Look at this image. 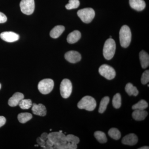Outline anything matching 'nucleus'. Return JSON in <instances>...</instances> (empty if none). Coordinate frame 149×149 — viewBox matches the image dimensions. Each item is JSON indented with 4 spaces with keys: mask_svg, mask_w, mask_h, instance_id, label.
<instances>
[{
    "mask_svg": "<svg viewBox=\"0 0 149 149\" xmlns=\"http://www.w3.org/2000/svg\"><path fill=\"white\" fill-rule=\"evenodd\" d=\"M120 45L123 48L128 47L131 40V32L129 27L126 25L123 26L119 32Z\"/></svg>",
    "mask_w": 149,
    "mask_h": 149,
    "instance_id": "f257e3e1",
    "label": "nucleus"
},
{
    "mask_svg": "<svg viewBox=\"0 0 149 149\" xmlns=\"http://www.w3.org/2000/svg\"><path fill=\"white\" fill-rule=\"evenodd\" d=\"M97 106L95 99L90 96H86L77 104V107L80 109H84L88 111H93Z\"/></svg>",
    "mask_w": 149,
    "mask_h": 149,
    "instance_id": "f03ea898",
    "label": "nucleus"
},
{
    "mask_svg": "<svg viewBox=\"0 0 149 149\" xmlns=\"http://www.w3.org/2000/svg\"><path fill=\"white\" fill-rule=\"evenodd\" d=\"M116 45L115 42L112 38L106 40L104 45L103 55L104 57L108 60L113 58L115 53Z\"/></svg>",
    "mask_w": 149,
    "mask_h": 149,
    "instance_id": "7ed1b4c3",
    "label": "nucleus"
},
{
    "mask_svg": "<svg viewBox=\"0 0 149 149\" xmlns=\"http://www.w3.org/2000/svg\"><path fill=\"white\" fill-rule=\"evenodd\" d=\"M77 14L83 22L89 23L95 17V12L93 8H87L78 10Z\"/></svg>",
    "mask_w": 149,
    "mask_h": 149,
    "instance_id": "20e7f679",
    "label": "nucleus"
},
{
    "mask_svg": "<svg viewBox=\"0 0 149 149\" xmlns=\"http://www.w3.org/2000/svg\"><path fill=\"white\" fill-rule=\"evenodd\" d=\"M48 139L50 140L54 146H60L66 143V136L63 133L60 132H52L48 134Z\"/></svg>",
    "mask_w": 149,
    "mask_h": 149,
    "instance_id": "39448f33",
    "label": "nucleus"
},
{
    "mask_svg": "<svg viewBox=\"0 0 149 149\" xmlns=\"http://www.w3.org/2000/svg\"><path fill=\"white\" fill-rule=\"evenodd\" d=\"M54 87V82L51 79H45L41 80L38 85V90L43 95H47L50 93Z\"/></svg>",
    "mask_w": 149,
    "mask_h": 149,
    "instance_id": "423d86ee",
    "label": "nucleus"
},
{
    "mask_svg": "<svg viewBox=\"0 0 149 149\" xmlns=\"http://www.w3.org/2000/svg\"><path fill=\"white\" fill-rule=\"evenodd\" d=\"M22 12L27 15H30L34 12L35 8L34 0H22L20 3Z\"/></svg>",
    "mask_w": 149,
    "mask_h": 149,
    "instance_id": "0eeeda50",
    "label": "nucleus"
},
{
    "mask_svg": "<svg viewBox=\"0 0 149 149\" xmlns=\"http://www.w3.org/2000/svg\"><path fill=\"white\" fill-rule=\"evenodd\" d=\"M61 95L63 98H68L72 93V85L71 81L68 79H64L62 81L60 85Z\"/></svg>",
    "mask_w": 149,
    "mask_h": 149,
    "instance_id": "6e6552de",
    "label": "nucleus"
},
{
    "mask_svg": "<svg viewBox=\"0 0 149 149\" xmlns=\"http://www.w3.org/2000/svg\"><path fill=\"white\" fill-rule=\"evenodd\" d=\"M99 72L102 76L109 80H112L115 77V70L108 65L103 64L100 67Z\"/></svg>",
    "mask_w": 149,
    "mask_h": 149,
    "instance_id": "1a4fd4ad",
    "label": "nucleus"
},
{
    "mask_svg": "<svg viewBox=\"0 0 149 149\" xmlns=\"http://www.w3.org/2000/svg\"><path fill=\"white\" fill-rule=\"evenodd\" d=\"M1 39L8 42H16L19 39L18 34L13 32H4L0 34Z\"/></svg>",
    "mask_w": 149,
    "mask_h": 149,
    "instance_id": "9d476101",
    "label": "nucleus"
},
{
    "mask_svg": "<svg viewBox=\"0 0 149 149\" xmlns=\"http://www.w3.org/2000/svg\"><path fill=\"white\" fill-rule=\"evenodd\" d=\"M65 58L70 63H74L81 60V56L76 51H70L65 54Z\"/></svg>",
    "mask_w": 149,
    "mask_h": 149,
    "instance_id": "9b49d317",
    "label": "nucleus"
},
{
    "mask_svg": "<svg viewBox=\"0 0 149 149\" xmlns=\"http://www.w3.org/2000/svg\"><path fill=\"white\" fill-rule=\"evenodd\" d=\"M32 110L33 113L36 115L44 116L47 114L46 107L42 104H32Z\"/></svg>",
    "mask_w": 149,
    "mask_h": 149,
    "instance_id": "f8f14e48",
    "label": "nucleus"
},
{
    "mask_svg": "<svg viewBox=\"0 0 149 149\" xmlns=\"http://www.w3.org/2000/svg\"><path fill=\"white\" fill-rule=\"evenodd\" d=\"M138 142V137L134 133H130L126 135L123 137L122 140L123 144L128 146H134L137 144Z\"/></svg>",
    "mask_w": 149,
    "mask_h": 149,
    "instance_id": "ddd939ff",
    "label": "nucleus"
},
{
    "mask_svg": "<svg viewBox=\"0 0 149 149\" xmlns=\"http://www.w3.org/2000/svg\"><path fill=\"white\" fill-rule=\"evenodd\" d=\"M24 98V95L22 93L19 92L15 93L8 100L9 105L11 107L17 106L19 104L20 101Z\"/></svg>",
    "mask_w": 149,
    "mask_h": 149,
    "instance_id": "4468645a",
    "label": "nucleus"
},
{
    "mask_svg": "<svg viewBox=\"0 0 149 149\" xmlns=\"http://www.w3.org/2000/svg\"><path fill=\"white\" fill-rule=\"evenodd\" d=\"M129 4L131 8L139 11L143 10L146 6L143 0H129Z\"/></svg>",
    "mask_w": 149,
    "mask_h": 149,
    "instance_id": "2eb2a0df",
    "label": "nucleus"
},
{
    "mask_svg": "<svg viewBox=\"0 0 149 149\" xmlns=\"http://www.w3.org/2000/svg\"><path fill=\"white\" fill-rule=\"evenodd\" d=\"M81 37V34L78 30H74L70 33L67 38V41L69 44H74L79 41Z\"/></svg>",
    "mask_w": 149,
    "mask_h": 149,
    "instance_id": "dca6fc26",
    "label": "nucleus"
},
{
    "mask_svg": "<svg viewBox=\"0 0 149 149\" xmlns=\"http://www.w3.org/2000/svg\"><path fill=\"white\" fill-rule=\"evenodd\" d=\"M148 114V112L145 110L136 109L132 113V116L135 120L141 121L144 120Z\"/></svg>",
    "mask_w": 149,
    "mask_h": 149,
    "instance_id": "f3484780",
    "label": "nucleus"
},
{
    "mask_svg": "<svg viewBox=\"0 0 149 149\" xmlns=\"http://www.w3.org/2000/svg\"><path fill=\"white\" fill-rule=\"evenodd\" d=\"M139 58L141 66L144 69L146 68L149 65V54L145 51H141L139 54Z\"/></svg>",
    "mask_w": 149,
    "mask_h": 149,
    "instance_id": "a211bd4d",
    "label": "nucleus"
},
{
    "mask_svg": "<svg viewBox=\"0 0 149 149\" xmlns=\"http://www.w3.org/2000/svg\"><path fill=\"white\" fill-rule=\"evenodd\" d=\"M65 27L62 25H57L53 28L50 32V36L54 39H56L59 37L64 32Z\"/></svg>",
    "mask_w": 149,
    "mask_h": 149,
    "instance_id": "6ab92c4d",
    "label": "nucleus"
},
{
    "mask_svg": "<svg viewBox=\"0 0 149 149\" xmlns=\"http://www.w3.org/2000/svg\"><path fill=\"white\" fill-rule=\"evenodd\" d=\"M125 91L129 96H137L139 92L136 87L133 86L131 83L127 84L125 87Z\"/></svg>",
    "mask_w": 149,
    "mask_h": 149,
    "instance_id": "aec40b11",
    "label": "nucleus"
},
{
    "mask_svg": "<svg viewBox=\"0 0 149 149\" xmlns=\"http://www.w3.org/2000/svg\"><path fill=\"white\" fill-rule=\"evenodd\" d=\"M32 118V115L29 113H19L17 116L19 121L22 123H25L31 120Z\"/></svg>",
    "mask_w": 149,
    "mask_h": 149,
    "instance_id": "412c9836",
    "label": "nucleus"
},
{
    "mask_svg": "<svg viewBox=\"0 0 149 149\" xmlns=\"http://www.w3.org/2000/svg\"><path fill=\"white\" fill-rule=\"evenodd\" d=\"M110 99L109 97H105L102 99L100 103L99 107V112L100 113H103L107 109V106L109 103Z\"/></svg>",
    "mask_w": 149,
    "mask_h": 149,
    "instance_id": "4be33fe9",
    "label": "nucleus"
},
{
    "mask_svg": "<svg viewBox=\"0 0 149 149\" xmlns=\"http://www.w3.org/2000/svg\"><path fill=\"white\" fill-rule=\"evenodd\" d=\"M94 136L96 139L101 143H105L107 141L106 134L101 131H97L94 133Z\"/></svg>",
    "mask_w": 149,
    "mask_h": 149,
    "instance_id": "5701e85b",
    "label": "nucleus"
},
{
    "mask_svg": "<svg viewBox=\"0 0 149 149\" xmlns=\"http://www.w3.org/2000/svg\"><path fill=\"white\" fill-rule=\"evenodd\" d=\"M108 135L112 139L118 140L121 137V133L118 129L116 128H111L108 131Z\"/></svg>",
    "mask_w": 149,
    "mask_h": 149,
    "instance_id": "b1692460",
    "label": "nucleus"
},
{
    "mask_svg": "<svg viewBox=\"0 0 149 149\" xmlns=\"http://www.w3.org/2000/svg\"><path fill=\"white\" fill-rule=\"evenodd\" d=\"M18 105L22 109H29L32 107V102L30 99H23L20 101Z\"/></svg>",
    "mask_w": 149,
    "mask_h": 149,
    "instance_id": "393cba45",
    "label": "nucleus"
},
{
    "mask_svg": "<svg viewBox=\"0 0 149 149\" xmlns=\"http://www.w3.org/2000/svg\"><path fill=\"white\" fill-rule=\"evenodd\" d=\"M148 107V104L146 101L144 100H141L139 102L133 105L132 106V109L133 110H145Z\"/></svg>",
    "mask_w": 149,
    "mask_h": 149,
    "instance_id": "a878e982",
    "label": "nucleus"
},
{
    "mask_svg": "<svg viewBox=\"0 0 149 149\" xmlns=\"http://www.w3.org/2000/svg\"><path fill=\"white\" fill-rule=\"evenodd\" d=\"M112 104L116 109H119L121 107V98L119 93H117L113 96L112 100Z\"/></svg>",
    "mask_w": 149,
    "mask_h": 149,
    "instance_id": "bb28decb",
    "label": "nucleus"
},
{
    "mask_svg": "<svg viewBox=\"0 0 149 149\" xmlns=\"http://www.w3.org/2000/svg\"><path fill=\"white\" fill-rule=\"evenodd\" d=\"M54 149H76L77 148V144L67 143L60 146H53Z\"/></svg>",
    "mask_w": 149,
    "mask_h": 149,
    "instance_id": "cd10ccee",
    "label": "nucleus"
},
{
    "mask_svg": "<svg viewBox=\"0 0 149 149\" xmlns=\"http://www.w3.org/2000/svg\"><path fill=\"white\" fill-rule=\"evenodd\" d=\"M79 0H69V3L65 6V8L68 10L77 8L80 6Z\"/></svg>",
    "mask_w": 149,
    "mask_h": 149,
    "instance_id": "c85d7f7f",
    "label": "nucleus"
},
{
    "mask_svg": "<svg viewBox=\"0 0 149 149\" xmlns=\"http://www.w3.org/2000/svg\"><path fill=\"white\" fill-rule=\"evenodd\" d=\"M66 140L68 143L77 144V145L80 142V139L78 137L72 134H69L66 136Z\"/></svg>",
    "mask_w": 149,
    "mask_h": 149,
    "instance_id": "c756f323",
    "label": "nucleus"
},
{
    "mask_svg": "<svg viewBox=\"0 0 149 149\" xmlns=\"http://www.w3.org/2000/svg\"><path fill=\"white\" fill-rule=\"evenodd\" d=\"M141 83L143 85H146L149 83V71L146 70L143 73L141 79Z\"/></svg>",
    "mask_w": 149,
    "mask_h": 149,
    "instance_id": "7c9ffc66",
    "label": "nucleus"
},
{
    "mask_svg": "<svg viewBox=\"0 0 149 149\" xmlns=\"http://www.w3.org/2000/svg\"><path fill=\"white\" fill-rule=\"evenodd\" d=\"M7 20V18L4 14L0 12V23H3L6 22Z\"/></svg>",
    "mask_w": 149,
    "mask_h": 149,
    "instance_id": "2f4dec72",
    "label": "nucleus"
},
{
    "mask_svg": "<svg viewBox=\"0 0 149 149\" xmlns=\"http://www.w3.org/2000/svg\"><path fill=\"white\" fill-rule=\"evenodd\" d=\"M37 142L39 146L42 147L43 146H45L46 144V141H43L40 138V137H38L37 139Z\"/></svg>",
    "mask_w": 149,
    "mask_h": 149,
    "instance_id": "473e14b6",
    "label": "nucleus"
},
{
    "mask_svg": "<svg viewBox=\"0 0 149 149\" xmlns=\"http://www.w3.org/2000/svg\"><path fill=\"white\" fill-rule=\"evenodd\" d=\"M6 122L5 118L3 116H0V128L3 126Z\"/></svg>",
    "mask_w": 149,
    "mask_h": 149,
    "instance_id": "72a5a7b5",
    "label": "nucleus"
},
{
    "mask_svg": "<svg viewBox=\"0 0 149 149\" xmlns=\"http://www.w3.org/2000/svg\"><path fill=\"white\" fill-rule=\"evenodd\" d=\"M40 138L44 141H46L48 139V134L46 133H43L41 135Z\"/></svg>",
    "mask_w": 149,
    "mask_h": 149,
    "instance_id": "f704fd0d",
    "label": "nucleus"
},
{
    "mask_svg": "<svg viewBox=\"0 0 149 149\" xmlns=\"http://www.w3.org/2000/svg\"><path fill=\"white\" fill-rule=\"evenodd\" d=\"M149 147L148 146H143L141 147V148H139V149H149Z\"/></svg>",
    "mask_w": 149,
    "mask_h": 149,
    "instance_id": "c9c22d12",
    "label": "nucleus"
},
{
    "mask_svg": "<svg viewBox=\"0 0 149 149\" xmlns=\"http://www.w3.org/2000/svg\"><path fill=\"white\" fill-rule=\"evenodd\" d=\"M35 147H38V146H39V145H35Z\"/></svg>",
    "mask_w": 149,
    "mask_h": 149,
    "instance_id": "e433bc0d",
    "label": "nucleus"
},
{
    "mask_svg": "<svg viewBox=\"0 0 149 149\" xmlns=\"http://www.w3.org/2000/svg\"><path fill=\"white\" fill-rule=\"evenodd\" d=\"M59 132H61V133H62V130H60V131H59Z\"/></svg>",
    "mask_w": 149,
    "mask_h": 149,
    "instance_id": "4c0bfd02",
    "label": "nucleus"
},
{
    "mask_svg": "<svg viewBox=\"0 0 149 149\" xmlns=\"http://www.w3.org/2000/svg\"><path fill=\"white\" fill-rule=\"evenodd\" d=\"M1 84H0V89H1Z\"/></svg>",
    "mask_w": 149,
    "mask_h": 149,
    "instance_id": "58836bf2",
    "label": "nucleus"
},
{
    "mask_svg": "<svg viewBox=\"0 0 149 149\" xmlns=\"http://www.w3.org/2000/svg\"><path fill=\"white\" fill-rule=\"evenodd\" d=\"M52 130V129H50V131H51V130Z\"/></svg>",
    "mask_w": 149,
    "mask_h": 149,
    "instance_id": "ea45409f",
    "label": "nucleus"
}]
</instances>
